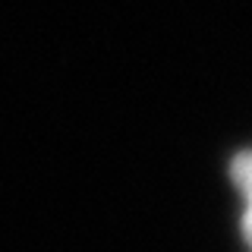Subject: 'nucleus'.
I'll list each match as a JSON object with an SVG mask.
<instances>
[{"mask_svg":"<svg viewBox=\"0 0 252 252\" xmlns=\"http://www.w3.org/2000/svg\"><path fill=\"white\" fill-rule=\"evenodd\" d=\"M233 180L243 186L246 192V218H243V230H246V240L252 243V155H240L233 161Z\"/></svg>","mask_w":252,"mask_h":252,"instance_id":"1","label":"nucleus"}]
</instances>
